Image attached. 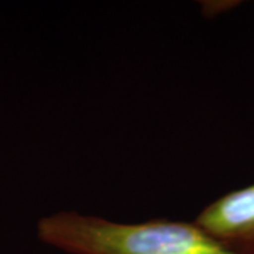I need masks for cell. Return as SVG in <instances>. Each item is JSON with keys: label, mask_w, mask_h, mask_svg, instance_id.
Instances as JSON below:
<instances>
[{"label": "cell", "mask_w": 254, "mask_h": 254, "mask_svg": "<svg viewBox=\"0 0 254 254\" xmlns=\"http://www.w3.org/2000/svg\"><path fill=\"white\" fill-rule=\"evenodd\" d=\"M242 4L239 0H205L200 1V13L206 18H215L237 9Z\"/></svg>", "instance_id": "cell-3"}, {"label": "cell", "mask_w": 254, "mask_h": 254, "mask_svg": "<svg viewBox=\"0 0 254 254\" xmlns=\"http://www.w3.org/2000/svg\"><path fill=\"white\" fill-rule=\"evenodd\" d=\"M37 236L65 254H242L210 236L195 220L127 223L71 209L40 219Z\"/></svg>", "instance_id": "cell-1"}, {"label": "cell", "mask_w": 254, "mask_h": 254, "mask_svg": "<svg viewBox=\"0 0 254 254\" xmlns=\"http://www.w3.org/2000/svg\"><path fill=\"white\" fill-rule=\"evenodd\" d=\"M195 222L229 249L254 254V184L212 200Z\"/></svg>", "instance_id": "cell-2"}]
</instances>
